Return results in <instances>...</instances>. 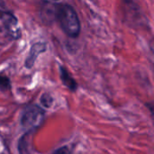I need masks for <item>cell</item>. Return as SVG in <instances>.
<instances>
[{
	"instance_id": "1",
	"label": "cell",
	"mask_w": 154,
	"mask_h": 154,
	"mask_svg": "<svg viewBox=\"0 0 154 154\" xmlns=\"http://www.w3.org/2000/svg\"><path fill=\"white\" fill-rule=\"evenodd\" d=\"M63 32L69 37L77 38L80 33V21L75 9L68 4L58 5L57 18Z\"/></svg>"
},
{
	"instance_id": "2",
	"label": "cell",
	"mask_w": 154,
	"mask_h": 154,
	"mask_svg": "<svg viewBox=\"0 0 154 154\" xmlns=\"http://www.w3.org/2000/svg\"><path fill=\"white\" fill-rule=\"evenodd\" d=\"M43 111L37 106H28L22 115L21 124L25 128H35L43 120Z\"/></svg>"
},
{
	"instance_id": "3",
	"label": "cell",
	"mask_w": 154,
	"mask_h": 154,
	"mask_svg": "<svg viewBox=\"0 0 154 154\" xmlns=\"http://www.w3.org/2000/svg\"><path fill=\"white\" fill-rule=\"evenodd\" d=\"M57 7H58V5L50 4V3H46L42 5V12H41L42 23L50 25L54 22V20H56Z\"/></svg>"
},
{
	"instance_id": "4",
	"label": "cell",
	"mask_w": 154,
	"mask_h": 154,
	"mask_svg": "<svg viewBox=\"0 0 154 154\" xmlns=\"http://www.w3.org/2000/svg\"><path fill=\"white\" fill-rule=\"evenodd\" d=\"M46 48H47V45H46L45 42H36V43H34L30 49L29 55H28V57H27V59L25 60V67L28 68V69H31L33 66L37 57L41 53L44 52L46 51Z\"/></svg>"
},
{
	"instance_id": "5",
	"label": "cell",
	"mask_w": 154,
	"mask_h": 154,
	"mask_svg": "<svg viewBox=\"0 0 154 154\" xmlns=\"http://www.w3.org/2000/svg\"><path fill=\"white\" fill-rule=\"evenodd\" d=\"M0 20L2 21L3 24L8 31H11L13 33H15V28L17 26V19L14 14H12L11 12L0 10Z\"/></svg>"
},
{
	"instance_id": "6",
	"label": "cell",
	"mask_w": 154,
	"mask_h": 154,
	"mask_svg": "<svg viewBox=\"0 0 154 154\" xmlns=\"http://www.w3.org/2000/svg\"><path fill=\"white\" fill-rule=\"evenodd\" d=\"M60 79L63 82V84L69 88L70 90L75 91L78 88V84L75 81V79L69 75V73L68 72V70L66 69V68L64 67H60Z\"/></svg>"
},
{
	"instance_id": "7",
	"label": "cell",
	"mask_w": 154,
	"mask_h": 154,
	"mask_svg": "<svg viewBox=\"0 0 154 154\" xmlns=\"http://www.w3.org/2000/svg\"><path fill=\"white\" fill-rule=\"evenodd\" d=\"M10 86H11V83H10L9 79L5 76L0 75V90L2 91L8 90L10 88Z\"/></svg>"
},
{
	"instance_id": "8",
	"label": "cell",
	"mask_w": 154,
	"mask_h": 154,
	"mask_svg": "<svg viewBox=\"0 0 154 154\" xmlns=\"http://www.w3.org/2000/svg\"><path fill=\"white\" fill-rule=\"evenodd\" d=\"M41 103L45 107H50L52 104V97L49 94H43L41 97Z\"/></svg>"
},
{
	"instance_id": "9",
	"label": "cell",
	"mask_w": 154,
	"mask_h": 154,
	"mask_svg": "<svg viewBox=\"0 0 154 154\" xmlns=\"http://www.w3.org/2000/svg\"><path fill=\"white\" fill-rule=\"evenodd\" d=\"M70 150L68 148V147H66V146H64V147H61V148H60V149H58L53 154H70Z\"/></svg>"
},
{
	"instance_id": "10",
	"label": "cell",
	"mask_w": 154,
	"mask_h": 154,
	"mask_svg": "<svg viewBox=\"0 0 154 154\" xmlns=\"http://www.w3.org/2000/svg\"><path fill=\"white\" fill-rule=\"evenodd\" d=\"M56 1H57V0H56Z\"/></svg>"
}]
</instances>
